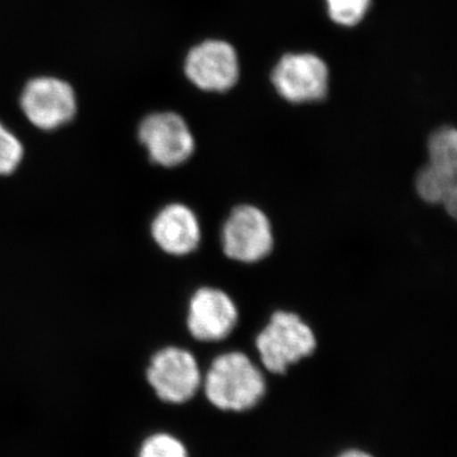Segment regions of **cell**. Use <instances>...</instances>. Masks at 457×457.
<instances>
[{"label":"cell","instance_id":"obj_1","mask_svg":"<svg viewBox=\"0 0 457 457\" xmlns=\"http://www.w3.org/2000/svg\"><path fill=\"white\" fill-rule=\"evenodd\" d=\"M204 387L213 407L224 411H245L263 398L266 380L246 354L228 352L212 361Z\"/></svg>","mask_w":457,"mask_h":457},{"label":"cell","instance_id":"obj_2","mask_svg":"<svg viewBox=\"0 0 457 457\" xmlns=\"http://www.w3.org/2000/svg\"><path fill=\"white\" fill-rule=\"evenodd\" d=\"M262 365L270 374H285L290 366L312 356L317 337L299 315L278 311L255 338Z\"/></svg>","mask_w":457,"mask_h":457},{"label":"cell","instance_id":"obj_3","mask_svg":"<svg viewBox=\"0 0 457 457\" xmlns=\"http://www.w3.org/2000/svg\"><path fill=\"white\" fill-rule=\"evenodd\" d=\"M221 242L231 261L255 263L264 260L275 245L269 216L254 204H239L224 222Z\"/></svg>","mask_w":457,"mask_h":457},{"label":"cell","instance_id":"obj_4","mask_svg":"<svg viewBox=\"0 0 457 457\" xmlns=\"http://www.w3.org/2000/svg\"><path fill=\"white\" fill-rule=\"evenodd\" d=\"M146 378L156 396L170 404L188 402L203 384L196 357L174 345L156 352L147 368Z\"/></svg>","mask_w":457,"mask_h":457},{"label":"cell","instance_id":"obj_5","mask_svg":"<svg viewBox=\"0 0 457 457\" xmlns=\"http://www.w3.org/2000/svg\"><path fill=\"white\" fill-rule=\"evenodd\" d=\"M21 108L29 122L44 131L62 128L77 114L73 87L54 77L29 80L21 96Z\"/></svg>","mask_w":457,"mask_h":457},{"label":"cell","instance_id":"obj_6","mask_svg":"<svg viewBox=\"0 0 457 457\" xmlns=\"http://www.w3.org/2000/svg\"><path fill=\"white\" fill-rule=\"evenodd\" d=\"M137 135L153 163L162 167L186 163L195 152L194 135L179 113L149 114L140 122Z\"/></svg>","mask_w":457,"mask_h":457},{"label":"cell","instance_id":"obj_7","mask_svg":"<svg viewBox=\"0 0 457 457\" xmlns=\"http://www.w3.org/2000/svg\"><path fill=\"white\" fill-rule=\"evenodd\" d=\"M326 62L312 54H287L273 69L272 83L288 102L303 104L326 97L328 90Z\"/></svg>","mask_w":457,"mask_h":457},{"label":"cell","instance_id":"obj_8","mask_svg":"<svg viewBox=\"0 0 457 457\" xmlns=\"http://www.w3.org/2000/svg\"><path fill=\"white\" fill-rule=\"evenodd\" d=\"M185 71L198 88L225 92L233 88L239 78L237 51L225 41H204L189 51Z\"/></svg>","mask_w":457,"mask_h":457},{"label":"cell","instance_id":"obj_9","mask_svg":"<svg viewBox=\"0 0 457 457\" xmlns=\"http://www.w3.org/2000/svg\"><path fill=\"white\" fill-rule=\"evenodd\" d=\"M237 318L236 303L220 288H198L189 300L187 328L197 341H222L233 332Z\"/></svg>","mask_w":457,"mask_h":457},{"label":"cell","instance_id":"obj_10","mask_svg":"<svg viewBox=\"0 0 457 457\" xmlns=\"http://www.w3.org/2000/svg\"><path fill=\"white\" fill-rule=\"evenodd\" d=\"M152 236L165 253L182 257L194 253L200 245V221L186 204H170L153 220Z\"/></svg>","mask_w":457,"mask_h":457},{"label":"cell","instance_id":"obj_11","mask_svg":"<svg viewBox=\"0 0 457 457\" xmlns=\"http://www.w3.org/2000/svg\"><path fill=\"white\" fill-rule=\"evenodd\" d=\"M418 196L426 204H442L451 218L457 212V180L455 174L447 173L427 164L418 171L416 179Z\"/></svg>","mask_w":457,"mask_h":457},{"label":"cell","instance_id":"obj_12","mask_svg":"<svg viewBox=\"0 0 457 457\" xmlns=\"http://www.w3.org/2000/svg\"><path fill=\"white\" fill-rule=\"evenodd\" d=\"M428 164L457 176V132L442 128L433 132L428 140Z\"/></svg>","mask_w":457,"mask_h":457},{"label":"cell","instance_id":"obj_13","mask_svg":"<svg viewBox=\"0 0 457 457\" xmlns=\"http://www.w3.org/2000/svg\"><path fill=\"white\" fill-rule=\"evenodd\" d=\"M139 457H189L183 442L168 433H156L141 445Z\"/></svg>","mask_w":457,"mask_h":457},{"label":"cell","instance_id":"obj_14","mask_svg":"<svg viewBox=\"0 0 457 457\" xmlns=\"http://www.w3.org/2000/svg\"><path fill=\"white\" fill-rule=\"evenodd\" d=\"M22 143L11 130L0 122V176H9L16 171L22 162Z\"/></svg>","mask_w":457,"mask_h":457},{"label":"cell","instance_id":"obj_15","mask_svg":"<svg viewBox=\"0 0 457 457\" xmlns=\"http://www.w3.org/2000/svg\"><path fill=\"white\" fill-rule=\"evenodd\" d=\"M371 0H327L328 13L336 23L354 26L362 21Z\"/></svg>","mask_w":457,"mask_h":457},{"label":"cell","instance_id":"obj_16","mask_svg":"<svg viewBox=\"0 0 457 457\" xmlns=\"http://www.w3.org/2000/svg\"><path fill=\"white\" fill-rule=\"evenodd\" d=\"M338 457H372L370 453L361 450H348L341 453Z\"/></svg>","mask_w":457,"mask_h":457}]
</instances>
